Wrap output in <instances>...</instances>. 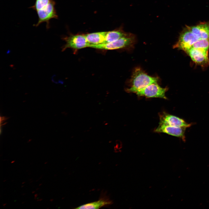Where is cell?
<instances>
[{
	"label": "cell",
	"mask_w": 209,
	"mask_h": 209,
	"mask_svg": "<svg viewBox=\"0 0 209 209\" xmlns=\"http://www.w3.org/2000/svg\"><path fill=\"white\" fill-rule=\"evenodd\" d=\"M55 5L54 0H35L34 4L30 7L36 12L38 16V21L34 26L37 27L44 22L46 23V28L49 29L50 20L58 18Z\"/></svg>",
	"instance_id": "obj_1"
},
{
	"label": "cell",
	"mask_w": 209,
	"mask_h": 209,
	"mask_svg": "<svg viewBox=\"0 0 209 209\" xmlns=\"http://www.w3.org/2000/svg\"><path fill=\"white\" fill-rule=\"evenodd\" d=\"M158 80V77L150 76L140 68L137 67L134 70L130 81L131 87L127 91L135 93L137 90L152 83L157 82Z\"/></svg>",
	"instance_id": "obj_2"
},
{
	"label": "cell",
	"mask_w": 209,
	"mask_h": 209,
	"mask_svg": "<svg viewBox=\"0 0 209 209\" xmlns=\"http://www.w3.org/2000/svg\"><path fill=\"white\" fill-rule=\"evenodd\" d=\"M136 40V38L134 35L127 33L125 36L115 41L97 45H91L89 47L104 50H116L132 46Z\"/></svg>",
	"instance_id": "obj_3"
},
{
	"label": "cell",
	"mask_w": 209,
	"mask_h": 209,
	"mask_svg": "<svg viewBox=\"0 0 209 209\" xmlns=\"http://www.w3.org/2000/svg\"><path fill=\"white\" fill-rule=\"evenodd\" d=\"M199 39L187 26L181 33L178 41L173 47L186 52L191 48L194 44Z\"/></svg>",
	"instance_id": "obj_4"
},
{
	"label": "cell",
	"mask_w": 209,
	"mask_h": 209,
	"mask_svg": "<svg viewBox=\"0 0 209 209\" xmlns=\"http://www.w3.org/2000/svg\"><path fill=\"white\" fill-rule=\"evenodd\" d=\"M66 42L62 47V51L70 48L76 52L78 50L89 47L90 44L87 42L85 35H71L63 38Z\"/></svg>",
	"instance_id": "obj_5"
},
{
	"label": "cell",
	"mask_w": 209,
	"mask_h": 209,
	"mask_svg": "<svg viewBox=\"0 0 209 209\" xmlns=\"http://www.w3.org/2000/svg\"><path fill=\"white\" fill-rule=\"evenodd\" d=\"M167 88L160 87L157 82L152 83L142 89L137 90L135 92L137 95L147 98H157L165 99H167L165 93Z\"/></svg>",
	"instance_id": "obj_6"
},
{
	"label": "cell",
	"mask_w": 209,
	"mask_h": 209,
	"mask_svg": "<svg viewBox=\"0 0 209 209\" xmlns=\"http://www.w3.org/2000/svg\"><path fill=\"white\" fill-rule=\"evenodd\" d=\"M185 52L195 63L202 67L209 65L208 52L191 48Z\"/></svg>",
	"instance_id": "obj_7"
},
{
	"label": "cell",
	"mask_w": 209,
	"mask_h": 209,
	"mask_svg": "<svg viewBox=\"0 0 209 209\" xmlns=\"http://www.w3.org/2000/svg\"><path fill=\"white\" fill-rule=\"evenodd\" d=\"M160 123L177 127H188L192 124L186 122L184 120L175 116L164 113L160 116Z\"/></svg>",
	"instance_id": "obj_8"
},
{
	"label": "cell",
	"mask_w": 209,
	"mask_h": 209,
	"mask_svg": "<svg viewBox=\"0 0 209 209\" xmlns=\"http://www.w3.org/2000/svg\"><path fill=\"white\" fill-rule=\"evenodd\" d=\"M186 128L167 125L159 123L155 131L157 132L164 133L169 135L182 138L185 141V133Z\"/></svg>",
	"instance_id": "obj_9"
},
{
	"label": "cell",
	"mask_w": 209,
	"mask_h": 209,
	"mask_svg": "<svg viewBox=\"0 0 209 209\" xmlns=\"http://www.w3.org/2000/svg\"><path fill=\"white\" fill-rule=\"evenodd\" d=\"M188 27L199 39H209V22L202 23L195 26Z\"/></svg>",
	"instance_id": "obj_10"
},
{
	"label": "cell",
	"mask_w": 209,
	"mask_h": 209,
	"mask_svg": "<svg viewBox=\"0 0 209 209\" xmlns=\"http://www.w3.org/2000/svg\"><path fill=\"white\" fill-rule=\"evenodd\" d=\"M107 32H100L85 35L87 40L90 45L104 43Z\"/></svg>",
	"instance_id": "obj_11"
},
{
	"label": "cell",
	"mask_w": 209,
	"mask_h": 209,
	"mask_svg": "<svg viewBox=\"0 0 209 209\" xmlns=\"http://www.w3.org/2000/svg\"><path fill=\"white\" fill-rule=\"evenodd\" d=\"M127 33L125 32L122 28L107 32L105 43L115 41L125 36Z\"/></svg>",
	"instance_id": "obj_12"
},
{
	"label": "cell",
	"mask_w": 209,
	"mask_h": 209,
	"mask_svg": "<svg viewBox=\"0 0 209 209\" xmlns=\"http://www.w3.org/2000/svg\"><path fill=\"white\" fill-rule=\"evenodd\" d=\"M111 202L107 199L102 198L98 201L87 203L79 206L76 209H99L111 204Z\"/></svg>",
	"instance_id": "obj_13"
},
{
	"label": "cell",
	"mask_w": 209,
	"mask_h": 209,
	"mask_svg": "<svg viewBox=\"0 0 209 209\" xmlns=\"http://www.w3.org/2000/svg\"><path fill=\"white\" fill-rule=\"evenodd\" d=\"M192 48L208 52L209 39H199L194 44Z\"/></svg>",
	"instance_id": "obj_14"
},
{
	"label": "cell",
	"mask_w": 209,
	"mask_h": 209,
	"mask_svg": "<svg viewBox=\"0 0 209 209\" xmlns=\"http://www.w3.org/2000/svg\"><path fill=\"white\" fill-rule=\"evenodd\" d=\"M42 200H43V199H37V201H42Z\"/></svg>",
	"instance_id": "obj_15"
},
{
	"label": "cell",
	"mask_w": 209,
	"mask_h": 209,
	"mask_svg": "<svg viewBox=\"0 0 209 209\" xmlns=\"http://www.w3.org/2000/svg\"><path fill=\"white\" fill-rule=\"evenodd\" d=\"M38 194H35V197H37V196H38Z\"/></svg>",
	"instance_id": "obj_16"
},
{
	"label": "cell",
	"mask_w": 209,
	"mask_h": 209,
	"mask_svg": "<svg viewBox=\"0 0 209 209\" xmlns=\"http://www.w3.org/2000/svg\"><path fill=\"white\" fill-rule=\"evenodd\" d=\"M53 200H54L53 199H52L50 200V201L51 202H52L53 201Z\"/></svg>",
	"instance_id": "obj_17"
},
{
	"label": "cell",
	"mask_w": 209,
	"mask_h": 209,
	"mask_svg": "<svg viewBox=\"0 0 209 209\" xmlns=\"http://www.w3.org/2000/svg\"><path fill=\"white\" fill-rule=\"evenodd\" d=\"M6 204H7L6 203H4V204H3V206H5V205H6Z\"/></svg>",
	"instance_id": "obj_18"
},
{
	"label": "cell",
	"mask_w": 209,
	"mask_h": 209,
	"mask_svg": "<svg viewBox=\"0 0 209 209\" xmlns=\"http://www.w3.org/2000/svg\"><path fill=\"white\" fill-rule=\"evenodd\" d=\"M15 161H12L11 162V163H14V162H15Z\"/></svg>",
	"instance_id": "obj_19"
},
{
	"label": "cell",
	"mask_w": 209,
	"mask_h": 209,
	"mask_svg": "<svg viewBox=\"0 0 209 209\" xmlns=\"http://www.w3.org/2000/svg\"><path fill=\"white\" fill-rule=\"evenodd\" d=\"M43 176V175H42L41 176V177L39 178V179H41L42 177Z\"/></svg>",
	"instance_id": "obj_20"
},
{
	"label": "cell",
	"mask_w": 209,
	"mask_h": 209,
	"mask_svg": "<svg viewBox=\"0 0 209 209\" xmlns=\"http://www.w3.org/2000/svg\"><path fill=\"white\" fill-rule=\"evenodd\" d=\"M35 191H33L32 192V193L33 194V193H35Z\"/></svg>",
	"instance_id": "obj_21"
},
{
	"label": "cell",
	"mask_w": 209,
	"mask_h": 209,
	"mask_svg": "<svg viewBox=\"0 0 209 209\" xmlns=\"http://www.w3.org/2000/svg\"><path fill=\"white\" fill-rule=\"evenodd\" d=\"M33 180L30 181V183H32L33 182Z\"/></svg>",
	"instance_id": "obj_22"
},
{
	"label": "cell",
	"mask_w": 209,
	"mask_h": 209,
	"mask_svg": "<svg viewBox=\"0 0 209 209\" xmlns=\"http://www.w3.org/2000/svg\"><path fill=\"white\" fill-rule=\"evenodd\" d=\"M32 179L31 178V179H29L28 181H31V180Z\"/></svg>",
	"instance_id": "obj_23"
},
{
	"label": "cell",
	"mask_w": 209,
	"mask_h": 209,
	"mask_svg": "<svg viewBox=\"0 0 209 209\" xmlns=\"http://www.w3.org/2000/svg\"><path fill=\"white\" fill-rule=\"evenodd\" d=\"M25 194H26V193H23V194H21V195H25Z\"/></svg>",
	"instance_id": "obj_24"
},
{
	"label": "cell",
	"mask_w": 209,
	"mask_h": 209,
	"mask_svg": "<svg viewBox=\"0 0 209 209\" xmlns=\"http://www.w3.org/2000/svg\"><path fill=\"white\" fill-rule=\"evenodd\" d=\"M25 182H25V181L23 182L22 183V184H24V183H25Z\"/></svg>",
	"instance_id": "obj_25"
},
{
	"label": "cell",
	"mask_w": 209,
	"mask_h": 209,
	"mask_svg": "<svg viewBox=\"0 0 209 209\" xmlns=\"http://www.w3.org/2000/svg\"><path fill=\"white\" fill-rule=\"evenodd\" d=\"M39 189V188H37L36 189V190H38Z\"/></svg>",
	"instance_id": "obj_26"
},
{
	"label": "cell",
	"mask_w": 209,
	"mask_h": 209,
	"mask_svg": "<svg viewBox=\"0 0 209 209\" xmlns=\"http://www.w3.org/2000/svg\"><path fill=\"white\" fill-rule=\"evenodd\" d=\"M42 185V183H41L39 185V186H41V185Z\"/></svg>",
	"instance_id": "obj_27"
},
{
	"label": "cell",
	"mask_w": 209,
	"mask_h": 209,
	"mask_svg": "<svg viewBox=\"0 0 209 209\" xmlns=\"http://www.w3.org/2000/svg\"><path fill=\"white\" fill-rule=\"evenodd\" d=\"M48 162H46L44 163V164H46Z\"/></svg>",
	"instance_id": "obj_28"
},
{
	"label": "cell",
	"mask_w": 209,
	"mask_h": 209,
	"mask_svg": "<svg viewBox=\"0 0 209 209\" xmlns=\"http://www.w3.org/2000/svg\"><path fill=\"white\" fill-rule=\"evenodd\" d=\"M25 203V202H24H24H23L21 204H23V203Z\"/></svg>",
	"instance_id": "obj_29"
},
{
	"label": "cell",
	"mask_w": 209,
	"mask_h": 209,
	"mask_svg": "<svg viewBox=\"0 0 209 209\" xmlns=\"http://www.w3.org/2000/svg\"><path fill=\"white\" fill-rule=\"evenodd\" d=\"M39 179H38V180H37L36 181V182Z\"/></svg>",
	"instance_id": "obj_30"
},
{
	"label": "cell",
	"mask_w": 209,
	"mask_h": 209,
	"mask_svg": "<svg viewBox=\"0 0 209 209\" xmlns=\"http://www.w3.org/2000/svg\"><path fill=\"white\" fill-rule=\"evenodd\" d=\"M24 185H22V186H21V188H22V187H24Z\"/></svg>",
	"instance_id": "obj_31"
},
{
	"label": "cell",
	"mask_w": 209,
	"mask_h": 209,
	"mask_svg": "<svg viewBox=\"0 0 209 209\" xmlns=\"http://www.w3.org/2000/svg\"><path fill=\"white\" fill-rule=\"evenodd\" d=\"M6 180H4V181H3V182H4L6 181Z\"/></svg>",
	"instance_id": "obj_32"
},
{
	"label": "cell",
	"mask_w": 209,
	"mask_h": 209,
	"mask_svg": "<svg viewBox=\"0 0 209 209\" xmlns=\"http://www.w3.org/2000/svg\"><path fill=\"white\" fill-rule=\"evenodd\" d=\"M49 208H47V209H49Z\"/></svg>",
	"instance_id": "obj_33"
},
{
	"label": "cell",
	"mask_w": 209,
	"mask_h": 209,
	"mask_svg": "<svg viewBox=\"0 0 209 209\" xmlns=\"http://www.w3.org/2000/svg\"><path fill=\"white\" fill-rule=\"evenodd\" d=\"M41 194V193H39V194H38V195H39V194Z\"/></svg>",
	"instance_id": "obj_34"
},
{
	"label": "cell",
	"mask_w": 209,
	"mask_h": 209,
	"mask_svg": "<svg viewBox=\"0 0 209 209\" xmlns=\"http://www.w3.org/2000/svg\"><path fill=\"white\" fill-rule=\"evenodd\" d=\"M30 174H31V173H30L29 174V175H30Z\"/></svg>",
	"instance_id": "obj_35"
},
{
	"label": "cell",
	"mask_w": 209,
	"mask_h": 209,
	"mask_svg": "<svg viewBox=\"0 0 209 209\" xmlns=\"http://www.w3.org/2000/svg\"><path fill=\"white\" fill-rule=\"evenodd\" d=\"M14 181V180H12V181H12H12Z\"/></svg>",
	"instance_id": "obj_36"
}]
</instances>
